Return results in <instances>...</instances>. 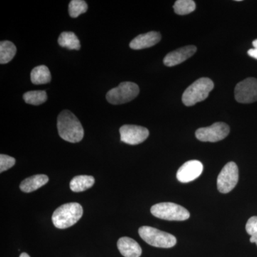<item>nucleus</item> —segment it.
Returning a JSON list of instances; mask_svg holds the SVG:
<instances>
[{
    "label": "nucleus",
    "mask_w": 257,
    "mask_h": 257,
    "mask_svg": "<svg viewBox=\"0 0 257 257\" xmlns=\"http://www.w3.org/2000/svg\"><path fill=\"white\" fill-rule=\"evenodd\" d=\"M57 130L61 138L71 143H77L84 138V128L79 120L69 110H64L57 118Z\"/></svg>",
    "instance_id": "obj_1"
},
{
    "label": "nucleus",
    "mask_w": 257,
    "mask_h": 257,
    "mask_svg": "<svg viewBox=\"0 0 257 257\" xmlns=\"http://www.w3.org/2000/svg\"><path fill=\"white\" fill-rule=\"evenodd\" d=\"M82 215L83 208L79 203H67L54 211L52 220L55 227L67 229L75 224Z\"/></svg>",
    "instance_id": "obj_2"
},
{
    "label": "nucleus",
    "mask_w": 257,
    "mask_h": 257,
    "mask_svg": "<svg viewBox=\"0 0 257 257\" xmlns=\"http://www.w3.org/2000/svg\"><path fill=\"white\" fill-rule=\"evenodd\" d=\"M214 87V82L209 78L202 77L197 79L184 91L182 102L184 105L191 106L205 100Z\"/></svg>",
    "instance_id": "obj_3"
},
{
    "label": "nucleus",
    "mask_w": 257,
    "mask_h": 257,
    "mask_svg": "<svg viewBox=\"0 0 257 257\" xmlns=\"http://www.w3.org/2000/svg\"><path fill=\"white\" fill-rule=\"evenodd\" d=\"M139 234L145 242L155 247L172 248L177 243V239L174 235L152 226H141L139 229Z\"/></svg>",
    "instance_id": "obj_4"
},
{
    "label": "nucleus",
    "mask_w": 257,
    "mask_h": 257,
    "mask_svg": "<svg viewBox=\"0 0 257 257\" xmlns=\"http://www.w3.org/2000/svg\"><path fill=\"white\" fill-rule=\"evenodd\" d=\"M152 215L167 221H185L190 214L185 208L172 202H162L151 208Z\"/></svg>",
    "instance_id": "obj_5"
},
{
    "label": "nucleus",
    "mask_w": 257,
    "mask_h": 257,
    "mask_svg": "<svg viewBox=\"0 0 257 257\" xmlns=\"http://www.w3.org/2000/svg\"><path fill=\"white\" fill-rule=\"evenodd\" d=\"M140 87L138 84L131 82L120 83L118 87L110 89L106 94V100L111 104H125L133 100L138 96Z\"/></svg>",
    "instance_id": "obj_6"
},
{
    "label": "nucleus",
    "mask_w": 257,
    "mask_h": 257,
    "mask_svg": "<svg viewBox=\"0 0 257 257\" xmlns=\"http://www.w3.org/2000/svg\"><path fill=\"white\" fill-rule=\"evenodd\" d=\"M239 181V169L234 162H230L223 167L217 178L218 190L227 194L234 189Z\"/></svg>",
    "instance_id": "obj_7"
},
{
    "label": "nucleus",
    "mask_w": 257,
    "mask_h": 257,
    "mask_svg": "<svg viewBox=\"0 0 257 257\" xmlns=\"http://www.w3.org/2000/svg\"><path fill=\"white\" fill-rule=\"evenodd\" d=\"M230 132L229 126L224 122H216L210 126L198 128L196 138L204 143H216L224 140Z\"/></svg>",
    "instance_id": "obj_8"
},
{
    "label": "nucleus",
    "mask_w": 257,
    "mask_h": 257,
    "mask_svg": "<svg viewBox=\"0 0 257 257\" xmlns=\"http://www.w3.org/2000/svg\"><path fill=\"white\" fill-rule=\"evenodd\" d=\"M236 100L242 104L257 101V79L248 77L236 84L234 89Z\"/></svg>",
    "instance_id": "obj_9"
},
{
    "label": "nucleus",
    "mask_w": 257,
    "mask_h": 257,
    "mask_svg": "<svg viewBox=\"0 0 257 257\" xmlns=\"http://www.w3.org/2000/svg\"><path fill=\"white\" fill-rule=\"evenodd\" d=\"M121 141L130 145L143 143L148 138L150 132L147 128L138 125L125 124L119 128Z\"/></svg>",
    "instance_id": "obj_10"
},
{
    "label": "nucleus",
    "mask_w": 257,
    "mask_h": 257,
    "mask_svg": "<svg viewBox=\"0 0 257 257\" xmlns=\"http://www.w3.org/2000/svg\"><path fill=\"white\" fill-rule=\"evenodd\" d=\"M203 169L202 163L199 161H188L177 171V178L182 183H188L202 175Z\"/></svg>",
    "instance_id": "obj_11"
},
{
    "label": "nucleus",
    "mask_w": 257,
    "mask_h": 257,
    "mask_svg": "<svg viewBox=\"0 0 257 257\" xmlns=\"http://www.w3.org/2000/svg\"><path fill=\"white\" fill-rule=\"evenodd\" d=\"M197 47L194 46V45H189V46L177 49L166 55L164 58V64L167 67H174V66L178 65L192 57L197 52Z\"/></svg>",
    "instance_id": "obj_12"
},
{
    "label": "nucleus",
    "mask_w": 257,
    "mask_h": 257,
    "mask_svg": "<svg viewBox=\"0 0 257 257\" xmlns=\"http://www.w3.org/2000/svg\"><path fill=\"white\" fill-rule=\"evenodd\" d=\"M162 36L158 32H149L146 34L138 35L130 42V48L133 50H143L155 46L160 42Z\"/></svg>",
    "instance_id": "obj_13"
},
{
    "label": "nucleus",
    "mask_w": 257,
    "mask_h": 257,
    "mask_svg": "<svg viewBox=\"0 0 257 257\" xmlns=\"http://www.w3.org/2000/svg\"><path fill=\"white\" fill-rule=\"evenodd\" d=\"M117 247L124 257H140L143 252L140 244L135 240L126 236L118 240Z\"/></svg>",
    "instance_id": "obj_14"
},
{
    "label": "nucleus",
    "mask_w": 257,
    "mask_h": 257,
    "mask_svg": "<svg viewBox=\"0 0 257 257\" xmlns=\"http://www.w3.org/2000/svg\"><path fill=\"white\" fill-rule=\"evenodd\" d=\"M49 182V177L45 175L32 176L25 179L20 184V188L24 192L30 193L41 188Z\"/></svg>",
    "instance_id": "obj_15"
},
{
    "label": "nucleus",
    "mask_w": 257,
    "mask_h": 257,
    "mask_svg": "<svg viewBox=\"0 0 257 257\" xmlns=\"http://www.w3.org/2000/svg\"><path fill=\"white\" fill-rule=\"evenodd\" d=\"M95 183V179L92 176L79 175L71 180L70 189L74 192H81L91 188Z\"/></svg>",
    "instance_id": "obj_16"
},
{
    "label": "nucleus",
    "mask_w": 257,
    "mask_h": 257,
    "mask_svg": "<svg viewBox=\"0 0 257 257\" xmlns=\"http://www.w3.org/2000/svg\"><path fill=\"white\" fill-rule=\"evenodd\" d=\"M30 78L34 84H44L50 82L52 76L47 66L40 65L32 69Z\"/></svg>",
    "instance_id": "obj_17"
},
{
    "label": "nucleus",
    "mask_w": 257,
    "mask_h": 257,
    "mask_svg": "<svg viewBox=\"0 0 257 257\" xmlns=\"http://www.w3.org/2000/svg\"><path fill=\"white\" fill-rule=\"evenodd\" d=\"M58 44L60 46L70 50H79L81 48L78 37L72 32H62L59 37Z\"/></svg>",
    "instance_id": "obj_18"
},
{
    "label": "nucleus",
    "mask_w": 257,
    "mask_h": 257,
    "mask_svg": "<svg viewBox=\"0 0 257 257\" xmlns=\"http://www.w3.org/2000/svg\"><path fill=\"white\" fill-rule=\"evenodd\" d=\"M16 46L12 42L3 41L0 43V63L7 64L13 60L16 55Z\"/></svg>",
    "instance_id": "obj_19"
},
{
    "label": "nucleus",
    "mask_w": 257,
    "mask_h": 257,
    "mask_svg": "<svg viewBox=\"0 0 257 257\" xmlns=\"http://www.w3.org/2000/svg\"><path fill=\"white\" fill-rule=\"evenodd\" d=\"M23 99L27 104L38 106L47 100V94L45 91H30L24 94Z\"/></svg>",
    "instance_id": "obj_20"
},
{
    "label": "nucleus",
    "mask_w": 257,
    "mask_h": 257,
    "mask_svg": "<svg viewBox=\"0 0 257 257\" xmlns=\"http://www.w3.org/2000/svg\"><path fill=\"white\" fill-rule=\"evenodd\" d=\"M173 8L177 15H189L195 10L196 5L192 0H177L175 2Z\"/></svg>",
    "instance_id": "obj_21"
},
{
    "label": "nucleus",
    "mask_w": 257,
    "mask_h": 257,
    "mask_svg": "<svg viewBox=\"0 0 257 257\" xmlns=\"http://www.w3.org/2000/svg\"><path fill=\"white\" fill-rule=\"evenodd\" d=\"M88 10L87 3L84 0H72L69 5V16L76 18L79 15L84 14Z\"/></svg>",
    "instance_id": "obj_22"
},
{
    "label": "nucleus",
    "mask_w": 257,
    "mask_h": 257,
    "mask_svg": "<svg viewBox=\"0 0 257 257\" xmlns=\"http://www.w3.org/2000/svg\"><path fill=\"white\" fill-rule=\"evenodd\" d=\"M246 231L251 236L250 242L255 243L257 246V216H251L246 224Z\"/></svg>",
    "instance_id": "obj_23"
},
{
    "label": "nucleus",
    "mask_w": 257,
    "mask_h": 257,
    "mask_svg": "<svg viewBox=\"0 0 257 257\" xmlns=\"http://www.w3.org/2000/svg\"><path fill=\"white\" fill-rule=\"evenodd\" d=\"M15 162L16 161L13 157L2 154L0 155V172L3 173V172L12 168L15 165Z\"/></svg>",
    "instance_id": "obj_24"
},
{
    "label": "nucleus",
    "mask_w": 257,
    "mask_h": 257,
    "mask_svg": "<svg viewBox=\"0 0 257 257\" xmlns=\"http://www.w3.org/2000/svg\"><path fill=\"white\" fill-rule=\"evenodd\" d=\"M248 55L257 60V49H251L248 50Z\"/></svg>",
    "instance_id": "obj_25"
},
{
    "label": "nucleus",
    "mask_w": 257,
    "mask_h": 257,
    "mask_svg": "<svg viewBox=\"0 0 257 257\" xmlns=\"http://www.w3.org/2000/svg\"><path fill=\"white\" fill-rule=\"evenodd\" d=\"M20 257H30V255L28 254V253H22L21 254H20Z\"/></svg>",
    "instance_id": "obj_26"
},
{
    "label": "nucleus",
    "mask_w": 257,
    "mask_h": 257,
    "mask_svg": "<svg viewBox=\"0 0 257 257\" xmlns=\"http://www.w3.org/2000/svg\"><path fill=\"white\" fill-rule=\"evenodd\" d=\"M253 46L254 47V49H257V40H254V41L253 42Z\"/></svg>",
    "instance_id": "obj_27"
}]
</instances>
